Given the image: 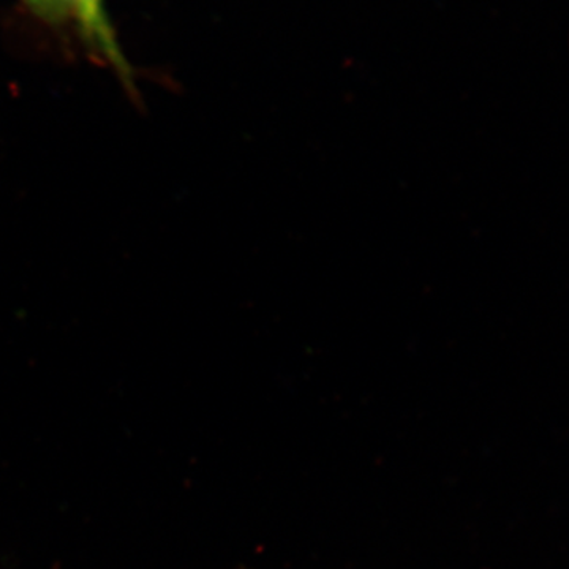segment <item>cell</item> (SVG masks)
Instances as JSON below:
<instances>
[{
  "label": "cell",
  "mask_w": 569,
  "mask_h": 569,
  "mask_svg": "<svg viewBox=\"0 0 569 569\" xmlns=\"http://www.w3.org/2000/svg\"><path fill=\"white\" fill-rule=\"evenodd\" d=\"M43 9L70 14L84 39L102 52L108 61L114 63L116 69L126 73V62L104 14L103 0H47Z\"/></svg>",
  "instance_id": "cell-1"
},
{
  "label": "cell",
  "mask_w": 569,
  "mask_h": 569,
  "mask_svg": "<svg viewBox=\"0 0 569 569\" xmlns=\"http://www.w3.org/2000/svg\"><path fill=\"white\" fill-rule=\"evenodd\" d=\"M32 2L37 3L39 7H44V2H47V0H32Z\"/></svg>",
  "instance_id": "cell-2"
}]
</instances>
